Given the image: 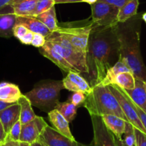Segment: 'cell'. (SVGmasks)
Here are the masks:
<instances>
[{
    "label": "cell",
    "instance_id": "6da1fadb",
    "mask_svg": "<svg viewBox=\"0 0 146 146\" xmlns=\"http://www.w3.org/2000/svg\"><path fill=\"white\" fill-rule=\"evenodd\" d=\"M116 25L103 27L94 25L90 34L86 61L92 87L102 82L115 59L119 58Z\"/></svg>",
    "mask_w": 146,
    "mask_h": 146
},
{
    "label": "cell",
    "instance_id": "7a4b0ae2",
    "mask_svg": "<svg viewBox=\"0 0 146 146\" xmlns=\"http://www.w3.org/2000/svg\"><path fill=\"white\" fill-rule=\"evenodd\" d=\"M136 16L116 25L119 44L118 61L127 66L136 79L146 81V67L140 48V20Z\"/></svg>",
    "mask_w": 146,
    "mask_h": 146
},
{
    "label": "cell",
    "instance_id": "3957f363",
    "mask_svg": "<svg viewBox=\"0 0 146 146\" xmlns=\"http://www.w3.org/2000/svg\"><path fill=\"white\" fill-rule=\"evenodd\" d=\"M83 105L90 115H113L127 121L120 104L108 86L99 84L92 87L91 92L87 95Z\"/></svg>",
    "mask_w": 146,
    "mask_h": 146
},
{
    "label": "cell",
    "instance_id": "277c9868",
    "mask_svg": "<svg viewBox=\"0 0 146 146\" xmlns=\"http://www.w3.org/2000/svg\"><path fill=\"white\" fill-rule=\"evenodd\" d=\"M64 89L61 80H43L25 94L32 106L43 111L50 112L59 103L60 92Z\"/></svg>",
    "mask_w": 146,
    "mask_h": 146
},
{
    "label": "cell",
    "instance_id": "5b68a950",
    "mask_svg": "<svg viewBox=\"0 0 146 146\" xmlns=\"http://www.w3.org/2000/svg\"><path fill=\"white\" fill-rule=\"evenodd\" d=\"M46 40L54 51L62 56L80 74H88L86 55L73 46L70 41L60 33L52 32L46 37Z\"/></svg>",
    "mask_w": 146,
    "mask_h": 146
},
{
    "label": "cell",
    "instance_id": "8992f818",
    "mask_svg": "<svg viewBox=\"0 0 146 146\" xmlns=\"http://www.w3.org/2000/svg\"><path fill=\"white\" fill-rule=\"evenodd\" d=\"M90 6L92 9V22L95 26L109 27L118 24L117 15L120 8L100 1Z\"/></svg>",
    "mask_w": 146,
    "mask_h": 146
},
{
    "label": "cell",
    "instance_id": "52a82bcc",
    "mask_svg": "<svg viewBox=\"0 0 146 146\" xmlns=\"http://www.w3.org/2000/svg\"><path fill=\"white\" fill-rule=\"evenodd\" d=\"M93 26V22L91 21L83 26L65 27L59 26L60 28L56 32L65 36L73 46L86 55L89 36Z\"/></svg>",
    "mask_w": 146,
    "mask_h": 146
},
{
    "label": "cell",
    "instance_id": "ba28073f",
    "mask_svg": "<svg viewBox=\"0 0 146 146\" xmlns=\"http://www.w3.org/2000/svg\"><path fill=\"white\" fill-rule=\"evenodd\" d=\"M108 88L116 98L118 103L120 104L122 110L127 117V121L131 123L134 126V127L138 129L140 131L143 132L146 134V130L145 129L138 115L136 113L133 102L128 95L125 92L124 90L117 86L116 85H108Z\"/></svg>",
    "mask_w": 146,
    "mask_h": 146
},
{
    "label": "cell",
    "instance_id": "9c48e42d",
    "mask_svg": "<svg viewBox=\"0 0 146 146\" xmlns=\"http://www.w3.org/2000/svg\"><path fill=\"white\" fill-rule=\"evenodd\" d=\"M93 129V146H117L120 137L112 133L101 116L90 115Z\"/></svg>",
    "mask_w": 146,
    "mask_h": 146
},
{
    "label": "cell",
    "instance_id": "30bf717a",
    "mask_svg": "<svg viewBox=\"0 0 146 146\" xmlns=\"http://www.w3.org/2000/svg\"><path fill=\"white\" fill-rule=\"evenodd\" d=\"M44 146H84L75 140H72L59 133L54 127L47 125L39 137Z\"/></svg>",
    "mask_w": 146,
    "mask_h": 146
},
{
    "label": "cell",
    "instance_id": "8fae6325",
    "mask_svg": "<svg viewBox=\"0 0 146 146\" xmlns=\"http://www.w3.org/2000/svg\"><path fill=\"white\" fill-rule=\"evenodd\" d=\"M48 125L43 117L36 116L34 120L26 124L22 125L19 142L32 143L39 140L44 129Z\"/></svg>",
    "mask_w": 146,
    "mask_h": 146
},
{
    "label": "cell",
    "instance_id": "7c38bea8",
    "mask_svg": "<svg viewBox=\"0 0 146 146\" xmlns=\"http://www.w3.org/2000/svg\"><path fill=\"white\" fill-rule=\"evenodd\" d=\"M63 85L64 89L71 92H80L89 94L92 90V87L89 82L77 72H70L67 76L63 79Z\"/></svg>",
    "mask_w": 146,
    "mask_h": 146
},
{
    "label": "cell",
    "instance_id": "4fadbf2b",
    "mask_svg": "<svg viewBox=\"0 0 146 146\" xmlns=\"http://www.w3.org/2000/svg\"><path fill=\"white\" fill-rule=\"evenodd\" d=\"M39 50H40V54H42L46 58L51 60L62 71L67 73L70 72H77L75 67H72L62 56L60 55L58 52L53 50V48L47 42V40H46L45 44L42 47L39 48Z\"/></svg>",
    "mask_w": 146,
    "mask_h": 146
},
{
    "label": "cell",
    "instance_id": "5bb4252c",
    "mask_svg": "<svg viewBox=\"0 0 146 146\" xmlns=\"http://www.w3.org/2000/svg\"><path fill=\"white\" fill-rule=\"evenodd\" d=\"M16 24L25 26L29 31L33 33H38L47 37L52 33L51 31L35 17L17 16Z\"/></svg>",
    "mask_w": 146,
    "mask_h": 146
},
{
    "label": "cell",
    "instance_id": "9a60e30c",
    "mask_svg": "<svg viewBox=\"0 0 146 146\" xmlns=\"http://www.w3.org/2000/svg\"><path fill=\"white\" fill-rule=\"evenodd\" d=\"M19 116L20 105L18 103L14 104L0 112V121L2 122L7 134L9 133L14 124L19 120Z\"/></svg>",
    "mask_w": 146,
    "mask_h": 146
},
{
    "label": "cell",
    "instance_id": "2e32d148",
    "mask_svg": "<svg viewBox=\"0 0 146 146\" xmlns=\"http://www.w3.org/2000/svg\"><path fill=\"white\" fill-rule=\"evenodd\" d=\"M48 119L49 121L54 126V128L59 133L72 140H75L70 131L69 122L59 113L57 110L53 109L48 112Z\"/></svg>",
    "mask_w": 146,
    "mask_h": 146
},
{
    "label": "cell",
    "instance_id": "e0dca14e",
    "mask_svg": "<svg viewBox=\"0 0 146 146\" xmlns=\"http://www.w3.org/2000/svg\"><path fill=\"white\" fill-rule=\"evenodd\" d=\"M22 95L20 89L15 84L7 82L0 83V100L17 103Z\"/></svg>",
    "mask_w": 146,
    "mask_h": 146
},
{
    "label": "cell",
    "instance_id": "ac0fdd59",
    "mask_svg": "<svg viewBox=\"0 0 146 146\" xmlns=\"http://www.w3.org/2000/svg\"><path fill=\"white\" fill-rule=\"evenodd\" d=\"M124 91L131 100L146 113V91L143 85V81L135 78L134 89L124 90Z\"/></svg>",
    "mask_w": 146,
    "mask_h": 146
},
{
    "label": "cell",
    "instance_id": "d6986e66",
    "mask_svg": "<svg viewBox=\"0 0 146 146\" xmlns=\"http://www.w3.org/2000/svg\"><path fill=\"white\" fill-rule=\"evenodd\" d=\"M101 117L106 127L117 137L122 138L125 133L127 121L113 115H105L101 116Z\"/></svg>",
    "mask_w": 146,
    "mask_h": 146
},
{
    "label": "cell",
    "instance_id": "ffe728a7",
    "mask_svg": "<svg viewBox=\"0 0 146 146\" xmlns=\"http://www.w3.org/2000/svg\"><path fill=\"white\" fill-rule=\"evenodd\" d=\"M17 16L13 14L0 15V36L9 38L14 36L13 29L16 25Z\"/></svg>",
    "mask_w": 146,
    "mask_h": 146
},
{
    "label": "cell",
    "instance_id": "44dd1931",
    "mask_svg": "<svg viewBox=\"0 0 146 146\" xmlns=\"http://www.w3.org/2000/svg\"><path fill=\"white\" fill-rule=\"evenodd\" d=\"M17 103L20 105V120L22 125L26 124L36 117L32 108V105L30 101L25 95H22L20 99L17 102Z\"/></svg>",
    "mask_w": 146,
    "mask_h": 146
},
{
    "label": "cell",
    "instance_id": "7402d4cb",
    "mask_svg": "<svg viewBox=\"0 0 146 146\" xmlns=\"http://www.w3.org/2000/svg\"><path fill=\"white\" fill-rule=\"evenodd\" d=\"M138 6L139 0H131L130 2H127L124 6L120 8L117 15L118 23H124L137 15Z\"/></svg>",
    "mask_w": 146,
    "mask_h": 146
},
{
    "label": "cell",
    "instance_id": "603a6c76",
    "mask_svg": "<svg viewBox=\"0 0 146 146\" xmlns=\"http://www.w3.org/2000/svg\"><path fill=\"white\" fill-rule=\"evenodd\" d=\"M125 72L131 71H130V70L127 67V66L126 65V64L121 62L117 61L114 65L112 66V67L108 70L105 78H104V79L102 80V81L100 84L102 85H105V86L113 85V82H114L115 80V78H116V76H117V75H119L120 73ZM98 85H99V84H98Z\"/></svg>",
    "mask_w": 146,
    "mask_h": 146
},
{
    "label": "cell",
    "instance_id": "cb8c5ba5",
    "mask_svg": "<svg viewBox=\"0 0 146 146\" xmlns=\"http://www.w3.org/2000/svg\"><path fill=\"white\" fill-rule=\"evenodd\" d=\"M35 17L41 21L48 28L49 30L51 31L52 32H56L60 28L58 24H57V15H56V10L54 6L50 8L49 10L40 14Z\"/></svg>",
    "mask_w": 146,
    "mask_h": 146
},
{
    "label": "cell",
    "instance_id": "d4e9b609",
    "mask_svg": "<svg viewBox=\"0 0 146 146\" xmlns=\"http://www.w3.org/2000/svg\"><path fill=\"white\" fill-rule=\"evenodd\" d=\"M113 85H116L123 90H133L135 86V77L131 72L120 73L115 78Z\"/></svg>",
    "mask_w": 146,
    "mask_h": 146
},
{
    "label": "cell",
    "instance_id": "484cf974",
    "mask_svg": "<svg viewBox=\"0 0 146 146\" xmlns=\"http://www.w3.org/2000/svg\"><path fill=\"white\" fill-rule=\"evenodd\" d=\"M54 109L57 110L59 113L69 122L72 121L75 119L77 115V109L78 107L72 104V102L67 101V102H59L56 105Z\"/></svg>",
    "mask_w": 146,
    "mask_h": 146
},
{
    "label": "cell",
    "instance_id": "4316f807",
    "mask_svg": "<svg viewBox=\"0 0 146 146\" xmlns=\"http://www.w3.org/2000/svg\"><path fill=\"white\" fill-rule=\"evenodd\" d=\"M54 0H38L36 2V6H35V10L32 12V17L38 16L40 14L49 10L50 8L54 6Z\"/></svg>",
    "mask_w": 146,
    "mask_h": 146
},
{
    "label": "cell",
    "instance_id": "83f0119b",
    "mask_svg": "<svg viewBox=\"0 0 146 146\" xmlns=\"http://www.w3.org/2000/svg\"><path fill=\"white\" fill-rule=\"evenodd\" d=\"M123 135H125L124 140H123L125 146H135L134 126L127 121L126 122L125 130Z\"/></svg>",
    "mask_w": 146,
    "mask_h": 146
},
{
    "label": "cell",
    "instance_id": "f1b7e54d",
    "mask_svg": "<svg viewBox=\"0 0 146 146\" xmlns=\"http://www.w3.org/2000/svg\"><path fill=\"white\" fill-rule=\"evenodd\" d=\"M21 130H22V123L19 120L14 124V125L9 130V133L7 134V140L19 142Z\"/></svg>",
    "mask_w": 146,
    "mask_h": 146
},
{
    "label": "cell",
    "instance_id": "f546056e",
    "mask_svg": "<svg viewBox=\"0 0 146 146\" xmlns=\"http://www.w3.org/2000/svg\"><path fill=\"white\" fill-rule=\"evenodd\" d=\"M87 95L80 92H74L69 98V102H72L77 107L84 105L86 100Z\"/></svg>",
    "mask_w": 146,
    "mask_h": 146
},
{
    "label": "cell",
    "instance_id": "4dcf8cb0",
    "mask_svg": "<svg viewBox=\"0 0 146 146\" xmlns=\"http://www.w3.org/2000/svg\"><path fill=\"white\" fill-rule=\"evenodd\" d=\"M135 135V146H146V134L134 127Z\"/></svg>",
    "mask_w": 146,
    "mask_h": 146
},
{
    "label": "cell",
    "instance_id": "1f68e13d",
    "mask_svg": "<svg viewBox=\"0 0 146 146\" xmlns=\"http://www.w3.org/2000/svg\"><path fill=\"white\" fill-rule=\"evenodd\" d=\"M46 42V37L44 36L43 35H40L38 33H34L33 39H32V43H31V45L34 46L35 47H42Z\"/></svg>",
    "mask_w": 146,
    "mask_h": 146
},
{
    "label": "cell",
    "instance_id": "d6a6232c",
    "mask_svg": "<svg viewBox=\"0 0 146 146\" xmlns=\"http://www.w3.org/2000/svg\"><path fill=\"white\" fill-rule=\"evenodd\" d=\"M28 32H29V30L25 26L22 25H19V24H16L15 26L14 27L13 35L17 39L20 40L22 36Z\"/></svg>",
    "mask_w": 146,
    "mask_h": 146
},
{
    "label": "cell",
    "instance_id": "836d02e7",
    "mask_svg": "<svg viewBox=\"0 0 146 146\" xmlns=\"http://www.w3.org/2000/svg\"><path fill=\"white\" fill-rule=\"evenodd\" d=\"M98 1L109 3L110 5H114V6L117 7L118 8H121L122 7L124 6L127 2H130L131 0H98Z\"/></svg>",
    "mask_w": 146,
    "mask_h": 146
},
{
    "label": "cell",
    "instance_id": "e575fe53",
    "mask_svg": "<svg viewBox=\"0 0 146 146\" xmlns=\"http://www.w3.org/2000/svg\"><path fill=\"white\" fill-rule=\"evenodd\" d=\"M34 33L31 31H29L28 32H27L20 40H19L21 42V43H22L23 44H26V45H29L31 44L32 41V39H33Z\"/></svg>",
    "mask_w": 146,
    "mask_h": 146
},
{
    "label": "cell",
    "instance_id": "d590c367",
    "mask_svg": "<svg viewBox=\"0 0 146 146\" xmlns=\"http://www.w3.org/2000/svg\"><path fill=\"white\" fill-rule=\"evenodd\" d=\"M7 134L5 133L3 125H2V122L0 121V145L5 143V141L7 140Z\"/></svg>",
    "mask_w": 146,
    "mask_h": 146
},
{
    "label": "cell",
    "instance_id": "8d00e7d4",
    "mask_svg": "<svg viewBox=\"0 0 146 146\" xmlns=\"http://www.w3.org/2000/svg\"><path fill=\"white\" fill-rule=\"evenodd\" d=\"M56 4H65V3H76V2H82V0H54Z\"/></svg>",
    "mask_w": 146,
    "mask_h": 146
},
{
    "label": "cell",
    "instance_id": "74e56055",
    "mask_svg": "<svg viewBox=\"0 0 146 146\" xmlns=\"http://www.w3.org/2000/svg\"><path fill=\"white\" fill-rule=\"evenodd\" d=\"M15 103H10V102H4L2 100H0V112L4 110L5 109H6L8 107L11 106V105H14Z\"/></svg>",
    "mask_w": 146,
    "mask_h": 146
},
{
    "label": "cell",
    "instance_id": "f35d334b",
    "mask_svg": "<svg viewBox=\"0 0 146 146\" xmlns=\"http://www.w3.org/2000/svg\"><path fill=\"white\" fill-rule=\"evenodd\" d=\"M19 142L12 141V140H6L5 143L1 145V146H18Z\"/></svg>",
    "mask_w": 146,
    "mask_h": 146
},
{
    "label": "cell",
    "instance_id": "ab89813d",
    "mask_svg": "<svg viewBox=\"0 0 146 146\" xmlns=\"http://www.w3.org/2000/svg\"><path fill=\"white\" fill-rule=\"evenodd\" d=\"M11 0H0V9H2V7L7 5Z\"/></svg>",
    "mask_w": 146,
    "mask_h": 146
},
{
    "label": "cell",
    "instance_id": "60d3db41",
    "mask_svg": "<svg viewBox=\"0 0 146 146\" xmlns=\"http://www.w3.org/2000/svg\"><path fill=\"white\" fill-rule=\"evenodd\" d=\"M22 1H23V0H11L10 2H9L7 5H8V6H12V5L19 3V2H22ZM5 6H6V5H5Z\"/></svg>",
    "mask_w": 146,
    "mask_h": 146
},
{
    "label": "cell",
    "instance_id": "b9f144b4",
    "mask_svg": "<svg viewBox=\"0 0 146 146\" xmlns=\"http://www.w3.org/2000/svg\"><path fill=\"white\" fill-rule=\"evenodd\" d=\"M30 146H44V145L41 143V142H40L39 140H37V141H36V142H35V143L30 144Z\"/></svg>",
    "mask_w": 146,
    "mask_h": 146
},
{
    "label": "cell",
    "instance_id": "7bdbcfd3",
    "mask_svg": "<svg viewBox=\"0 0 146 146\" xmlns=\"http://www.w3.org/2000/svg\"><path fill=\"white\" fill-rule=\"evenodd\" d=\"M98 0H82V2H86V3L89 4V5H92V4L98 2Z\"/></svg>",
    "mask_w": 146,
    "mask_h": 146
},
{
    "label": "cell",
    "instance_id": "ee69618b",
    "mask_svg": "<svg viewBox=\"0 0 146 146\" xmlns=\"http://www.w3.org/2000/svg\"><path fill=\"white\" fill-rule=\"evenodd\" d=\"M18 146H30V144L27 143H25V142H19Z\"/></svg>",
    "mask_w": 146,
    "mask_h": 146
},
{
    "label": "cell",
    "instance_id": "f6af8a7d",
    "mask_svg": "<svg viewBox=\"0 0 146 146\" xmlns=\"http://www.w3.org/2000/svg\"><path fill=\"white\" fill-rule=\"evenodd\" d=\"M117 146H125L124 143H123V140L122 138L119 139L118 143H117Z\"/></svg>",
    "mask_w": 146,
    "mask_h": 146
},
{
    "label": "cell",
    "instance_id": "bcb514c9",
    "mask_svg": "<svg viewBox=\"0 0 146 146\" xmlns=\"http://www.w3.org/2000/svg\"><path fill=\"white\" fill-rule=\"evenodd\" d=\"M142 19H143V20L146 23V12L142 15Z\"/></svg>",
    "mask_w": 146,
    "mask_h": 146
},
{
    "label": "cell",
    "instance_id": "7dc6e473",
    "mask_svg": "<svg viewBox=\"0 0 146 146\" xmlns=\"http://www.w3.org/2000/svg\"><path fill=\"white\" fill-rule=\"evenodd\" d=\"M143 85H144V88L146 91V81H143Z\"/></svg>",
    "mask_w": 146,
    "mask_h": 146
},
{
    "label": "cell",
    "instance_id": "c3c4849f",
    "mask_svg": "<svg viewBox=\"0 0 146 146\" xmlns=\"http://www.w3.org/2000/svg\"><path fill=\"white\" fill-rule=\"evenodd\" d=\"M0 146H1V145H0Z\"/></svg>",
    "mask_w": 146,
    "mask_h": 146
}]
</instances>
